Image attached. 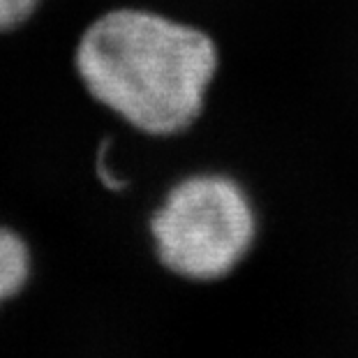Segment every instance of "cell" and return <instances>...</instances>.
Returning a JSON list of instances; mask_svg holds the SVG:
<instances>
[{
	"label": "cell",
	"mask_w": 358,
	"mask_h": 358,
	"mask_svg": "<svg viewBox=\"0 0 358 358\" xmlns=\"http://www.w3.org/2000/svg\"><path fill=\"white\" fill-rule=\"evenodd\" d=\"M77 70L88 93L148 134H176L203 109L217 70L208 35L146 10H113L83 33Z\"/></svg>",
	"instance_id": "6da1fadb"
},
{
	"label": "cell",
	"mask_w": 358,
	"mask_h": 358,
	"mask_svg": "<svg viewBox=\"0 0 358 358\" xmlns=\"http://www.w3.org/2000/svg\"><path fill=\"white\" fill-rule=\"evenodd\" d=\"M255 213L231 178L192 176L178 182L150 220L157 257L176 275L220 280L252 248Z\"/></svg>",
	"instance_id": "7a4b0ae2"
},
{
	"label": "cell",
	"mask_w": 358,
	"mask_h": 358,
	"mask_svg": "<svg viewBox=\"0 0 358 358\" xmlns=\"http://www.w3.org/2000/svg\"><path fill=\"white\" fill-rule=\"evenodd\" d=\"M30 280V250L17 231L0 227V303L14 299Z\"/></svg>",
	"instance_id": "3957f363"
},
{
	"label": "cell",
	"mask_w": 358,
	"mask_h": 358,
	"mask_svg": "<svg viewBox=\"0 0 358 358\" xmlns=\"http://www.w3.org/2000/svg\"><path fill=\"white\" fill-rule=\"evenodd\" d=\"M40 0H0V30L19 26L26 21Z\"/></svg>",
	"instance_id": "277c9868"
}]
</instances>
